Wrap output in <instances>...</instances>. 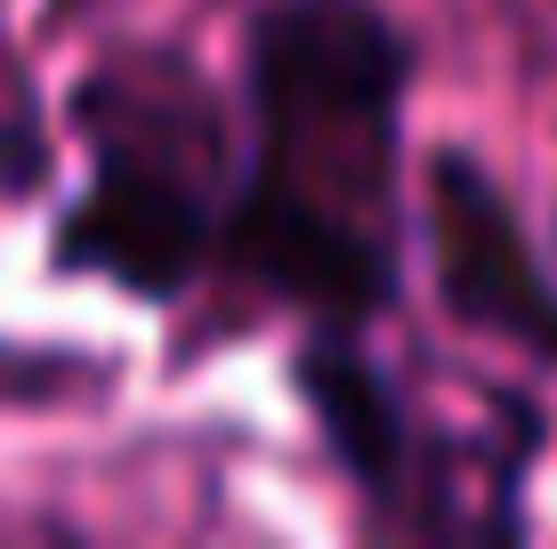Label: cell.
Masks as SVG:
<instances>
[{
	"instance_id": "cell-1",
	"label": "cell",
	"mask_w": 557,
	"mask_h": 549,
	"mask_svg": "<svg viewBox=\"0 0 557 549\" xmlns=\"http://www.w3.org/2000/svg\"><path fill=\"white\" fill-rule=\"evenodd\" d=\"M412 57L363 0H275L251 25L219 251L259 299L323 324L388 308L405 259Z\"/></svg>"
},
{
	"instance_id": "cell-2",
	"label": "cell",
	"mask_w": 557,
	"mask_h": 549,
	"mask_svg": "<svg viewBox=\"0 0 557 549\" xmlns=\"http://www.w3.org/2000/svg\"><path fill=\"white\" fill-rule=\"evenodd\" d=\"M89 195L73 211L82 259L129 283H170L219 251L235 138L186 73H113L106 89H89Z\"/></svg>"
}]
</instances>
